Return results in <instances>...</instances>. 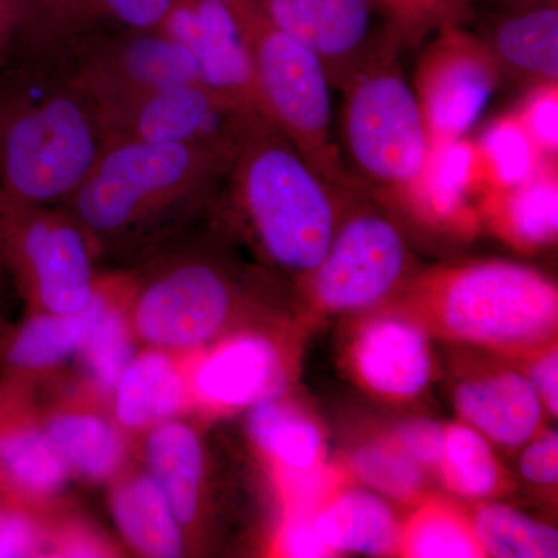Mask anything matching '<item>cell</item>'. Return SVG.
Wrapping results in <instances>:
<instances>
[{"mask_svg": "<svg viewBox=\"0 0 558 558\" xmlns=\"http://www.w3.org/2000/svg\"><path fill=\"white\" fill-rule=\"evenodd\" d=\"M27 16V7L17 0H0V64L13 50Z\"/></svg>", "mask_w": 558, "mask_h": 558, "instance_id": "obj_42", "label": "cell"}, {"mask_svg": "<svg viewBox=\"0 0 558 558\" xmlns=\"http://www.w3.org/2000/svg\"><path fill=\"white\" fill-rule=\"evenodd\" d=\"M515 7L542 5V3H558V0H510Z\"/></svg>", "mask_w": 558, "mask_h": 558, "instance_id": "obj_43", "label": "cell"}, {"mask_svg": "<svg viewBox=\"0 0 558 558\" xmlns=\"http://www.w3.org/2000/svg\"><path fill=\"white\" fill-rule=\"evenodd\" d=\"M62 72L70 86L98 112L149 92L201 81L190 51L157 31L120 33L95 40L73 54Z\"/></svg>", "mask_w": 558, "mask_h": 558, "instance_id": "obj_11", "label": "cell"}, {"mask_svg": "<svg viewBox=\"0 0 558 558\" xmlns=\"http://www.w3.org/2000/svg\"><path fill=\"white\" fill-rule=\"evenodd\" d=\"M17 2H21L22 5H25V7H27L28 10H31L33 3H35L36 0H17Z\"/></svg>", "mask_w": 558, "mask_h": 558, "instance_id": "obj_45", "label": "cell"}, {"mask_svg": "<svg viewBox=\"0 0 558 558\" xmlns=\"http://www.w3.org/2000/svg\"><path fill=\"white\" fill-rule=\"evenodd\" d=\"M520 458L521 475L537 486H554L558 481V436L557 432L535 435L527 440Z\"/></svg>", "mask_w": 558, "mask_h": 558, "instance_id": "obj_40", "label": "cell"}, {"mask_svg": "<svg viewBox=\"0 0 558 558\" xmlns=\"http://www.w3.org/2000/svg\"><path fill=\"white\" fill-rule=\"evenodd\" d=\"M106 300L108 292L100 286L86 310L75 314L36 311L14 328H0V379L31 391L33 381L78 357Z\"/></svg>", "mask_w": 558, "mask_h": 558, "instance_id": "obj_19", "label": "cell"}, {"mask_svg": "<svg viewBox=\"0 0 558 558\" xmlns=\"http://www.w3.org/2000/svg\"><path fill=\"white\" fill-rule=\"evenodd\" d=\"M121 537L140 556H182L185 535L170 501L148 472L119 481L110 497Z\"/></svg>", "mask_w": 558, "mask_h": 558, "instance_id": "obj_27", "label": "cell"}, {"mask_svg": "<svg viewBox=\"0 0 558 558\" xmlns=\"http://www.w3.org/2000/svg\"><path fill=\"white\" fill-rule=\"evenodd\" d=\"M407 263L409 250L398 227L379 213L359 211L337 223L325 258L306 278L323 311H363L395 290Z\"/></svg>", "mask_w": 558, "mask_h": 558, "instance_id": "obj_12", "label": "cell"}, {"mask_svg": "<svg viewBox=\"0 0 558 558\" xmlns=\"http://www.w3.org/2000/svg\"><path fill=\"white\" fill-rule=\"evenodd\" d=\"M98 116L108 145L182 143L227 153H236L252 124L263 117L240 108L201 81L149 92Z\"/></svg>", "mask_w": 558, "mask_h": 558, "instance_id": "obj_10", "label": "cell"}, {"mask_svg": "<svg viewBox=\"0 0 558 558\" xmlns=\"http://www.w3.org/2000/svg\"><path fill=\"white\" fill-rule=\"evenodd\" d=\"M527 379L537 391L543 407L549 416L558 414V354L553 343L539 349L529 366Z\"/></svg>", "mask_w": 558, "mask_h": 558, "instance_id": "obj_41", "label": "cell"}, {"mask_svg": "<svg viewBox=\"0 0 558 558\" xmlns=\"http://www.w3.org/2000/svg\"><path fill=\"white\" fill-rule=\"evenodd\" d=\"M317 509L307 508V506H289V513L278 534V550L281 556L300 558L330 556L315 529L314 520Z\"/></svg>", "mask_w": 558, "mask_h": 558, "instance_id": "obj_38", "label": "cell"}, {"mask_svg": "<svg viewBox=\"0 0 558 558\" xmlns=\"http://www.w3.org/2000/svg\"><path fill=\"white\" fill-rule=\"evenodd\" d=\"M348 468L371 490L398 501H413L424 487V470L391 438L357 447L349 454Z\"/></svg>", "mask_w": 558, "mask_h": 558, "instance_id": "obj_35", "label": "cell"}, {"mask_svg": "<svg viewBox=\"0 0 558 558\" xmlns=\"http://www.w3.org/2000/svg\"><path fill=\"white\" fill-rule=\"evenodd\" d=\"M236 153L182 143H109L62 205L90 241L116 240L215 194Z\"/></svg>", "mask_w": 558, "mask_h": 558, "instance_id": "obj_2", "label": "cell"}, {"mask_svg": "<svg viewBox=\"0 0 558 558\" xmlns=\"http://www.w3.org/2000/svg\"><path fill=\"white\" fill-rule=\"evenodd\" d=\"M476 146L487 193L515 189L550 163L539 156L517 113L495 120Z\"/></svg>", "mask_w": 558, "mask_h": 558, "instance_id": "obj_33", "label": "cell"}, {"mask_svg": "<svg viewBox=\"0 0 558 558\" xmlns=\"http://www.w3.org/2000/svg\"><path fill=\"white\" fill-rule=\"evenodd\" d=\"M247 433L279 481L311 475L323 469L325 438L314 417L282 396L248 409Z\"/></svg>", "mask_w": 558, "mask_h": 558, "instance_id": "obj_25", "label": "cell"}, {"mask_svg": "<svg viewBox=\"0 0 558 558\" xmlns=\"http://www.w3.org/2000/svg\"><path fill=\"white\" fill-rule=\"evenodd\" d=\"M223 185L231 190L264 255L304 278L336 234V191L267 119L242 140Z\"/></svg>", "mask_w": 558, "mask_h": 558, "instance_id": "obj_3", "label": "cell"}, {"mask_svg": "<svg viewBox=\"0 0 558 558\" xmlns=\"http://www.w3.org/2000/svg\"><path fill=\"white\" fill-rule=\"evenodd\" d=\"M3 505H5V494H3L2 487H0V515H2Z\"/></svg>", "mask_w": 558, "mask_h": 558, "instance_id": "obj_44", "label": "cell"}, {"mask_svg": "<svg viewBox=\"0 0 558 558\" xmlns=\"http://www.w3.org/2000/svg\"><path fill=\"white\" fill-rule=\"evenodd\" d=\"M501 70L483 40L442 25L416 72L414 92L432 143L462 138L490 105Z\"/></svg>", "mask_w": 558, "mask_h": 558, "instance_id": "obj_13", "label": "cell"}, {"mask_svg": "<svg viewBox=\"0 0 558 558\" xmlns=\"http://www.w3.org/2000/svg\"><path fill=\"white\" fill-rule=\"evenodd\" d=\"M157 32L190 51L205 86L264 117L252 54L233 0H172Z\"/></svg>", "mask_w": 558, "mask_h": 558, "instance_id": "obj_14", "label": "cell"}, {"mask_svg": "<svg viewBox=\"0 0 558 558\" xmlns=\"http://www.w3.org/2000/svg\"><path fill=\"white\" fill-rule=\"evenodd\" d=\"M399 553L414 558L484 557L472 521L440 502L422 506L402 527Z\"/></svg>", "mask_w": 558, "mask_h": 558, "instance_id": "obj_34", "label": "cell"}, {"mask_svg": "<svg viewBox=\"0 0 558 558\" xmlns=\"http://www.w3.org/2000/svg\"><path fill=\"white\" fill-rule=\"evenodd\" d=\"M405 32L414 33L429 25L457 24L472 0H385Z\"/></svg>", "mask_w": 558, "mask_h": 558, "instance_id": "obj_39", "label": "cell"}, {"mask_svg": "<svg viewBox=\"0 0 558 558\" xmlns=\"http://www.w3.org/2000/svg\"><path fill=\"white\" fill-rule=\"evenodd\" d=\"M543 159L553 161L558 153L557 83L539 84L517 113Z\"/></svg>", "mask_w": 558, "mask_h": 558, "instance_id": "obj_36", "label": "cell"}, {"mask_svg": "<svg viewBox=\"0 0 558 558\" xmlns=\"http://www.w3.org/2000/svg\"><path fill=\"white\" fill-rule=\"evenodd\" d=\"M391 439L422 470L438 472L442 461L446 427L429 418L405 422L391 435Z\"/></svg>", "mask_w": 558, "mask_h": 558, "instance_id": "obj_37", "label": "cell"}, {"mask_svg": "<svg viewBox=\"0 0 558 558\" xmlns=\"http://www.w3.org/2000/svg\"><path fill=\"white\" fill-rule=\"evenodd\" d=\"M488 215L506 240L521 248H542L558 234L556 165L546 163L515 189L488 191Z\"/></svg>", "mask_w": 558, "mask_h": 558, "instance_id": "obj_29", "label": "cell"}, {"mask_svg": "<svg viewBox=\"0 0 558 558\" xmlns=\"http://www.w3.org/2000/svg\"><path fill=\"white\" fill-rule=\"evenodd\" d=\"M483 40L499 70L539 84L558 80V5L515 7L495 17Z\"/></svg>", "mask_w": 558, "mask_h": 558, "instance_id": "obj_24", "label": "cell"}, {"mask_svg": "<svg viewBox=\"0 0 558 558\" xmlns=\"http://www.w3.org/2000/svg\"><path fill=\"white\" fill-rule=\"evenodd\" d=\"M148 473L163 490L183 529L199 512L204 484V450L199 436L178 418L148 429L145 444Z\"/></svg>", "mask_w": 558, "mask_h": 558, "instance_id": "obj_28", "label": "cell"}, {"mask_svg": "<svg viewBox=\"0 0 558 558\" xmlns=\"http://www.w3.org/2000/svg\"><path fill=\"white\" fill-rule=\"evenodd\" d=\"M351 363L355 377L374 395L391 400L416 398L433 374L427 329L403 315L369 319L352 341Z\"/></svg>", "mask_w": 558, "mask_h": 558, "instance_id": "obj_18", "label": "cell"}, {"mask_svg": "<svg viewBox=\"0 0 558 558\" xmlns=\"http://www.w3.org/2000/svg\"><path fill=\"white\" fill-rule=\"evenodd\" d=\"M454 409L461 422L498 446H524L538 435L545 407L526 374L497 371L458 385Z\"/></svg>", "mask_w": 558, "mask_h": 558, "instance_id": "obj_20", "label": "cell"}, {"mask_svg": "<svg viewBox=\"0 0 558 558\" xmlns=\"http://www.w3.org/2000/svg\"><path fill=\"white\" fill-rule=\"evenodd\" d=\"M411 306L425 329L494 351L538 352L557 333L556 284L508 260L440 270L422 282Z\"/></svg>", "mask_w": 558, "mask_h": 558, "instance_id": "obj_4", "label": "cell"}, {"mask_svg": "<svg viewBox=\"0 0 558 558\" xmlns=\"http://www.w3.org/2000/svg\"><path fill=\"white\" fill-rule=\"evenodd\" d=\"M70 476L31 391L0 379V487L10 497L39 506L57 495Z\"/></svg>", "mask_w": 558, "mask_h": 558, "instance_id": "obj_17", "label": "cell"}, {"mask_svg": "<svg viewBox=\"0 0 558 558\" xmlns=\"http://www.w3.org/2000/svg\"><path fill=\"white\" fill-rule=\"evenodd\" d=\"M250 54L264 117L312 170L336 191L354 190L332 137V81L310 47L279 31L250 0H233Z\"/></svg>", "mask_w": 558, "mask_h": 558, "instance_id": "obj_5", "label": "cell"}, {"mask_svg": "<svg viewBox=\"0 0 558 558\" xmlns=\"http://www.w3.org/2000/svg\"><path fill=\"white\" fill-rule=\"evenodd\" d=\"M135 339L130 312L116 304L108 293L100 317L78 354L90 391L110 399L121 374L135 355Z\"/></svg>", "mask_w": 558, "mask_h": 558, "instance_id": "obj_30", "label": "cell"}, {"mask_svg": "<svg viewBox=\"0 0 558 558\" xmlns=\"http://www.w3.org/2000/svg\"><path fill=\"white\" fill-rule=\"evenodd\" d=\"M233 307V282L226 271L208 260L180 259L140 290L130 315L138 340L178 355L215 340Z\"/></svg>", "mask_w": 558, "mask_h": 558, "instance_id": "obj_9", "label": "cell"}, {"mask_svg": "<svg viewBox=\"0 0 558 558\" xmlns=\"http://www.w3.org/2000/svg\"><path fill=\"white\" fill-rule=\"evenodd\" d=\"M172 0H36L13 50L62 65L108 36L159 31Z\"/></svg>", "mask_w": 558, "mask_h": 558, "instance_id": "obj_15", "label": "cell"}, {"mask_svg": "<svg viewBox=\"0 0 558 558\" xmlns=\"http://www.w3.org/2000/svg\"><path fill=\"white\" fill-rule=\"evenodd\" d=\"M0 259L36 311L75 314L89 306L100 288L90 238L65 209L0 199Z\"/></svg>", "mask_w": 558, "mask_h": 558, "instance_id": "obj_7", "label": "cell"}, {"mask_svg": "<svg viewBox=\"0 0 558 558\" xmlns=\"http://www.w3.org/2000/svg\"><path fill=\"white\" fill-rule=\"evenodd\" d=\"M341 90L343 142L357 180L403 196L421 178L432 149L416 92L395 58L363 70Z\"/></svg>", "mask_w": 558, "mask_h": 558, "instance_id": "obj_6", "label": "cell"}, {"mask_svg": "<svg viewBox=\"0 0 558 558\" xmlns=\"http://www.w3.org/2000/svg\"><path fill=\"white\" fill-rule=\"evenodd\" d=\"M486 185L478 146L468 138L432 143L427 163L407 197L421 215L438 226H468L470 202Z\"/></svg>", "mask_w": 558, "mask_h": 558, "instance_id": "obj_23", "label": "cell"}, {"mask_svg": "<svg viewBox=\"0 0 558 558\" xmlns=\"http://www.w3.org/2000/svg\"><path fill=\"white\" fill-rule=\"evenodd\" d=\"M106 146L97 108L62 70L35 62L0 95V199L64 204Z\"/></svg>", "mask_w": 558, "mask_h": 558, "instance_id": "obj_1", "label": "cell"}, {"mask_svg": "<svg viewBox=\"0 0 558 558\" xmlns=\"http://www.w3.org/2000/svg\"><path fill=\"white\" fill-rule=\"evenodd\" d=\"M43 416L44 429L72 475L112 480L126 461V440L116 418L90 409H62Z\"/></svg>", "mask_w": 558, "mask_h": 558, "instance_id": "obj_26", "label": "cell"}, {"mask_svg": "<svg viewBox=\"0 0 558 558\" xmlns=\"http://www.w3.org/2000/svg\"><path fill=\"white\" fill-rule=\"evenodd\" d=\"M113 418L123 432H148L191 405L185 365L178 355L149 348L135 352L112 395Z\"/></svg>", "mask_w": 558, "mask_h": 558, "instance_id": "obj_21", "label": "cell"}, {"mask_svg": "<svg viewBox=\"0 0 558 558\" xmlns=\"http://www.w3.org/2000/svg\"><path fill=\"white\" fill-rule=\"evenodd\" d=\"M279 31L325 62L332 86L392 58L409 35L385 0H250Z\"/></svg>", "mask_w": 558, "mask_h": 558, "instance_id": "obj_8", "label": "cell"}, {"mask_svg": "<svg viewBox=\"0 0 558 558\" xmlns=\"http://www.w3.org/2000/svg\"><path fill=\"white\" fill-rule=\"evenodd\" d=\"M185 369L191 405L213 413L252 409L282 396L288 387V369L277 343L255 332L213 344Z\"/></svg>", "mask_w": 558, "mask_h": 558, "instance_id": "obj_16", "label": "cell"}, {"mask_svg": "<svg viewBox=\"0 0 558 558\" xmlns=\"http://www.w3.org/2000/svg\"><path fill=\"white\" fill-rule=\"evenodd\" d=\"M438 473L446 487L462 497H492L505 486V475L490 440L464 422L446 427Z\"/></svg>", "mask_w": 558, "mask_h": 558, "instance_id": "obj_31", "label": "cell"}, {"mask_svg": "<svg viewBox=\"0 0 558 558\" xmlns=\"http://www.w3.org/2000/svg\"><path fill=\"white\" fill-rule=\"evenodd\" d=\"M315 529L330 556L398 553L402 526L387 499L366 488L332 490L315 512Z\"/></svg>", "mask_w": 558, "mask_h": 558, "instance_id": "obj_22", "label": "cell"}, {"mask_svg": "<svg viewBox=\"0 0 558 558\" xmlns=\"http://www.w3.org/2000/svg\"><path fill=\"white\" fill-rule=\"evenodd\" d=\"M484 557L550 558L558 556V535L548 524L501 505L476 510L472 521Z\"/></svg>", "mask_w": 558, "mask_h": 558, "instance_id": "obj_32", "label": "cell"}]
</instances>
